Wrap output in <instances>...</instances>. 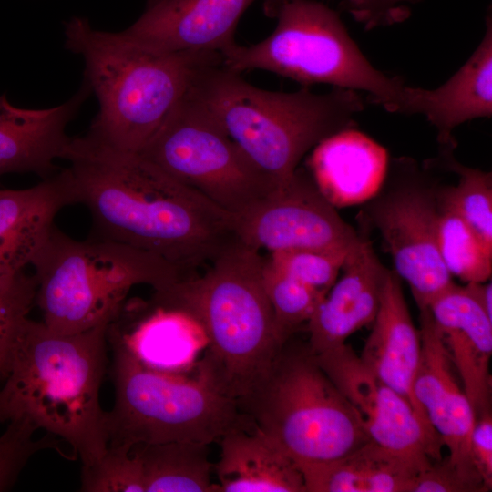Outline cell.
<instances>
[{
	"label": "cell",
	"instance_id": "cell-1",
	"mask_svg": "<svg viewBox=\"0 0 492 492\" xmlns=\"http://www.w3.org/2000/svg\"><path fill=\"white\" fill-rule=\"evenodd\" d=\"M63 159L70 202L88 209L95 237L157 254L189 274L236 237L232 215L138 152L88 132L70 138Z\"/></svg>",
	"mask_w": 492,
	"mask_h": 492
},
{
	"label": "cell",
	"instance_id": "cell-2",
	"mask_svg": "<svg viewBox=\"0 0 492 492\" xmlns=\"http://www.w3.org/2000/svg\"><path fill=\"white\" fill-rule=\"evenodd\" d=\"M108 324L62 334L28 318L0 386V422L26 419L67 442L82 466L97 463L109 443L99 399Z\"/></svg>",
	"mask_w": 492,
	"mask_h": 492
},
{
	"label": "cell",
	"instance_id": "cell-3",
	"mask_svg": "<svg viewBox=\"0 0 492 492\" xmlns=\"http://www.w3.org/2000/svg\"><path fill=\"white\" fill-rule=\"evenodd\" d=\"M201 276L154 290L151 299L191 316L207 350L198 374L236 402L265 377L282 344L262 282L260 251L234 238Z\"/></svg>",
	"mask_w": 492,
	"mask_h": 492
},
{
	"label": "cell",
	"instance_id": "cell-4",
	"mask_svg": "<svg viewBox=\"0 0 492 492\" xmlns=\"http://www.w3.org/2000/svg\"><path fill=\"white\" fill-rule=\"evenodd\" d=\"M64 35L66 48L83 58L84 80L99 103L89 132L128 152L144 148L202 68L222 63L219 52L147 51L83 16L68 19Z\"/></svg>",
	"mask_w": 492,
	"mask_h": 492
},
{
	"label": "cell",
	"instance_id": "cell-5",
	"mask_svg": "<svg viewBox=\"0 0 492 492\" xmlns=\"http://www.w3.org/2000/svg\"><path fill=\"white\" fill-rule=\"evenodd\" d=\"M187 96L198 103L274 181L286 183L304 155L324 138L354 128L364 102L357 91L315 94L252 86L222 63L202 68Z\"/></svg>",
	"mask_w": 492,
	"mask_h": 492
},
{
	"label": "cell",
	"instance_id": "cell-6",
	"mask_svg": "<svg viewBox=\"0 0 492 492\" xmlns=\"http://www.w3.org/2000/svg\"><path fill=\"white\" fill-rule=\"evenodd\" d=\"M31 265L43 323L62 334L108 323L135 285L158 290L190 275L149 251L97 237L77 241L55 225Z\"/></svg>",
	"mask_w": 492,
	"mask_h": 492
},
{
	"label": "cell",
	"instance_id": "cell-7",
	"mask_svg": "<svg viewBox=\"0 0 492 492\" xmlns=\"http://www.w3.org/2000/svg\"><path fill=\"white\" fill-rule=\"evenodd\" d=\"M276 26L263 40L220 52L222 67L241 74L265 70L303 85L365 91L369 101L395 113L405 85L375 68L350 36L339 14L315 0H265Z\"/></svg>",
	"mask_w": 492,
	"mask_h": 492
},
{
	"label": "cell",
	"instance_id": "cell-8",
	"mask_svg": "<svg viewBox=\"0 0 492 492\" xmlns=\"http://www.w3.org/2000/svg\"><path fill=\"white\" fill-rule=\"evenodd\" d=\"M240 412L299 467L337 460L370 441L308 344L282 345Z\"/></svg>",
	"mask_w": 492,
	"mask_h": 492
},
{
	"label": "cell",
	"instance_id": "cell-9",
	"mask_svg": "<svg viewBox=\"0 0 492 492\" xmlns=\"http://www.w3.org/2000/svg\"><path fill=\"white\" fill-rule=\"evenodd\" d=\"M115 399L107 411L108 446L192 441L210 445L243 419L237 402L197 373L186 377L142 362L108 336Z\"/></svg>",
	"mask_w": 492,
	"mask_h": 492
},
{
	"label": "cell",
	"instance_id": "cell-10",
	"mask_svg": "<svg viewBox=\"0 0 492 492\" xmlns=\"http://www.w3.org/2000/svg\"><path fill=\"white\" fill-rule=\"evenodd\" d=\"M138 153L231 215L280 187L187 95Z\"/></svg>",
	"mask_w": 492,
	"mask_h": 492
},
{
	"label": "cell",
	"instance_id": "cell-11",
	"mask_svg": "<svg viewBox=\"0 0 492 492\" xmlns=\"http://www.w3.org/2000/svg\"><path fill=\"white\" fill-rule=\"evenodd\" d=\"M232 230L247 245L271 252L347 248L360 239L321 192L311 174L299 168L286 183L232 215Z\"/></svg>",
	"mask_w": 492,
	"mask_h": 492
},
{
	"label": "cell",
	"instance_id": "cell-12",
	"mask_svg": "<svg viewBox=\"0 0 492 492\" xmlns=\"http://www.w3.org/2000/svg\"><path fill=\"white\" fill-rule=\"evenodd\" d=\"M314 357L354 407L370 441L426 466L443 458L438 435L405 397L364 366L350 345Z\"/></svg>",
	"mask_w": 492,
	"mask_h": 492
},
{
	"label": "cell",
	"instance_id": "cell-13",
	"mask_svg": "<svg viewBox=\"0 0 492 492\" xmlns=\"http://www.w3.org/2000/svg\"><path fill=\"white\" fill-rule=\"evenodd\" d=\"M436 192L413 179L374 201L373 223L392 256L395 272L410 286L418 308L452 282L438 250Z\"/></svg>",
	"mask_w": 492,
	"mask_h": 492
},
{
	"label": "cell",
	"instance_id": "cell-14",
	"mask_svg": "<svg viewBox=\"0 0 492 492\" xmlns=\"http://www.w3.org/2000/svg\"><path fill=\"white\" fill-rule=\"evenodd\" d=\"M418 309L422 350L413 385L414 396L447 448V462L476 492L488 491L470 457L474 410L459 385L457 373L428 308Z\"/></svg>",
	"mask_w": 492,
	"mask_h": 492
},
{
	"label": "cell",
	"instance_id": "cell-15",
	"mask_svg": "<svg viewBox=\"0 0 492 492\" xmlns=\"http://www.w3.org/2000/svg\"><path fill=\"white\" fill-rule=\"evenodd\" d=\"M255 0H158L121 31L154 53L219 52L235 43L237 25Z\"/></svg>",
	"mask_w": 492,
	"mask_h": 492
},
{
	"label": "cell",
	"instance_id": "cell-16",
	"mask_svg": "<svg viewBox=\"0 0 492 492\" xmlns=\"http://www.w3.org/2000/svg\"><path fill=\"white\" fill-rule=\"evenodd\" d=\"M341 271L307 323V344L314 354L346 343L353 333L373 323L379 307L387 269L368 240L360 237Z\"/></svg>",
	"mask_w": 492,
	"mask_h": 492
},
{
	"label": "cell",
	"instance_id": "cell-17",
	"mask_svg": "<svg viewBox=\"0 0 492 492\" xmlns=\"http://www.w3.org/2000/svg\"><path fill=\"white\" fill-rule=\"evenodd\" d=\"M476 419L491 411L492 318L467 285L452 282L427 306Z\"/></svg>",
	"mask_w": 492,
	"mask_h": 492
},
{
	"label": "cell",
	"instance_id": "cell-18",
	"mask_svg": "<svg viewBox=\"0 0 492 492\" xmlns=\"http://www.w3.org/2000/svg\"><path fill=\"white\" fill-rule=\"evenodd\" d=\"M395 113L421 114L436 128L444 149H454V129L466 121L492 115V20L467 61L435 89L405 86Z\"/></svg>",
	"mask_w": 492,
	"mask_h": 492
},
{
	"label": "cell",
	"instance_id": "cell-19",
	"mask_svg": "<svg viewBox=\"0 0 492 492\" xmlns=\"http://www.w3.org/2000/svg\"><path fill=\"white\" fill-rule=\"evenodd\" d=\"M90 93L84 80L70 99L44 109L17 108L0 96V177L32 172L46 179L55 174V161L63 159L71 138L67 125Z\"/></svg>",
	"mask_w": 492,
	"mask_h": 492
},
{
	"label": "cell",
	"instance_id": "cell-20",
	"mask_svg": "<svg viewBox=\"0 0 492 492\" xmlns=\"http://www.w3.org/2000/svg\"><path fill=\"white\" fill-rule=\"evenodd\" d=\"M372 323L360 360L377 378L405 397L431 426L413 392L422 350L420 332L413 323L400 278L394 271L387 270Z\"/></svg>",
	"mask_w": 492,
	"mask_h": 492
},
{
	"label": "cell",
	"instance_id": "cell-21",
	"mask_svg": "<svg viewBox=\"0 0 492 492\" xmlns=\"http://www.w3.org/2000/svg\"><path fill=\"white\" fill-rule=\"evenodd\" d=\"M387 159L384 148L365 134L347 128L318 143L308 167L324 197L341 207L366 200L378 191Z\"/></svg>",
	"mask_w": 492,
	"mask_h": 492
},
{
	"label": "cell",
	"instance_id": "cell-22",
	"mask_svg": "<svg viewBox=\"0 0 492 492\" xmlns=\"http://www.w3.org/2000/svg\"><path fill=\"white\" fill-rule=\"evenodd\" d=\"M220 445L214 466L218 491L306 492L297 465L245 415L220 438Z\"/></svg>",
	"mask_w": 492,
	"mask_h": 492
},
{
	"label": "cell",
	"instance_id": "cell-23",
	"mask_svg": "<svg viewBox=\"0 0 492 492\" xmlns=\"http://www.w3.org/2000/svg\"><path fill=\"white\" fill-rule=\"evenodd\" d=\"M71 204L60 171L22 190H0V277L31 265L57 212Z\"/></svg>",
	"mask_w": 492,
	"mask_h": 492
},
{
	"label": "cell",
	"instance_id": "cell-24",
	"mask_svg": "<svg viewBox=\"0 0 492 492\" xmlns=\"http://www.w3.org/2000/svg\"><path fill=\"white\" fill-rule=\"evenodd\" d=\"M429 466L368 441L337 460L299 469L306 492H411Z\"/></svg>",
	"mask_w": 492,
	"mask_h": 492
},
{
	"label": "cell",
	"instance_id": "cell-25",
	"mask_svg": "<svg viewBox=\"0 0 492 492\" xmlns=\"http://www.w3.org/2000/svg\"><path fill=\"white\" fill-rule=\"evenodd\" d=\"M209 445L192 441L136 445L131 452L142 466L145 492H212Z\"/></svg>",
	"mask_w": 492,
	"mask_h": 492
},
{
	"label": "cell",
	"instance_id": "cell-26",
	"mask_svg": "<svg viewBox=\"0 0 492 492\" xmlns=\"http://www.w3.org/2000/svg\"><path fill=\"white\" fill-rule=\"evenodd\" d=\"M438 208L437 244L449 274L466 283L490 280L492 247L457 214L439 205Z\"/></svg>",
	"mask_w": 492,
	"mask_h": 492
},
{
	"label": "cell",
	"instance_id": "cell-27",
	"mask_svg": "<svg viewBox=\"0 0 492 492\" xmlns=\"http://www.w3.org/2000/svg\"><path fill=\"white\" fill-rule=\"evenodd\" d=\"M452 149H444L443 155L448 168L458 175V181L436 194L437 203L457 214L492 247L491 173L458 163L451 156Z\"/></svg>",
	"mask_w": 492,
	"mask_h": 492
},
{
	"label": "cell",
	"instance_id": "cell-28",
	"mask_svg": "<svg viewBox=\"0 0 492 492\" xmlns=\"http://www.w3.org/2000/svg\"><path fill=\"white\" fill-rule=\"evenodd\" d=\"M262 282L272 309L276 335L284 344L303 323L327 292L313 288L274 268L264 259Z\"/></svg>",
	"mask_w": 492,
	"mask_h": 492
},
{
	"label": "cell",
	"instance_id": "cell-29",
	"mask_svg": "<svg viewBox=\"0 0 492 492\" xmlns=\"http://www.w3.org/2000/svg\"><path fill=\"white\" fill-rule=\"evenodd\" d=\"M34 275L19 272L0 277V384L8 375L14 347L36 302Z\"/></svg>",
	"mask_w": 492,
	"mask_h": 492
},
{
	"label": "cell",
	"instance_id": "cell-30",
	"mask_svg": "<svg viewBox=\"0 0 492 492\" xmlns=\"http://www.w3.org/2000/svg\"><path fill=\"white\" fill-rule=\"evenodd\" d=\"M356 244L340 249L275 251H272L268 261L274 268L287 275L319 291L328 292L335 282L347 255Z\"/></svg>",
	"mask_w": 492,
	"mask_h": 492
},
{
	"label": "cell",
	"instance_id": "cell-31",
	"mask_svg": "<svg viewBox=\"0 0 492 492\" xmlns=\"http://www.w3.org/2000/svg\"><path fill=\"white\" fill-rule=\"evenodd\" d=\"M83 492H145L142 466L127 446H108L94 465L82 466Z\"/></svg>",
	"mask_w": 492,
	"mask_h": 492
},
{
	"label": "cell",
	"instance_id": "cell-32",
	"mask_svg": "<svg viewBox=\"0 0 492 492\" xmlns=\"http://www.w3.org/2000/svg\"><path fill=\"white\" fill-rule=\"evenodd\" d=\"M36 430L27 420L15 419L0 436V492L11 489L33 455L45 449L60 451L61 441L49 434L34 440Z\"/></svg>",
	"mask_w": 492,
	"mask_h": 492
},
{
	"label": "cell",
	"instance_id": "cell-33",
	"mask_svg": "<svg viewBox=\"0 0 492 492\" xmlns=\"http://www.w3.org/2000/svg\"><path fill=\"white\" fill-rule=\"evenodd\" d=\"M420 0H343L341 6L366 30L407 19L412 5Z\"/></svg>",
	"mask_w": 492,
	"mask_h": 492
},
{
	"label": "cell",
	"instance_id": "cell-34",
	"mask_svg": "<svg viewBox=\"0 0 492 492\" xmlns=\"http://www.w3.org/2000/svg\"><path fill=\"white\" fill-rule=\"evenodd\" d=\"M411 492H476L475 488L447 462L433 463L415 477Z\"/></svg>",
	"mask_w": 492,
	"mask_h": 492
},
{
	"label": "cell",
	"instance_id": "cell-35",
	"mask_svg": "<svg viewBox=\"0 0 492 492\" xmlns=\"http://www.w3.org/2000/svg\"><path fill=\"white\" fill-rule=\"evenodd\" d=\"M472 465L488 490L492 488V415L477 417L470 438Z\"/></svg>",
	"mask_w": 492,
	"mask_h": 492
},
{
	"label": "cell",
	"instance_id": "cell-36",
	"mask_svg": "<svg viewBox=\"0 0 492 492\" xmlns=\"http://www.w3.org/2000/svg\"><path fill=\"white\" fill-rule=\"evenodd\" d=\"M158 0H147V4H150V3H153V2H156Z\"/></svg>",
	"mask_w": 492,
	"mask_h": 492
}]
</instances>
